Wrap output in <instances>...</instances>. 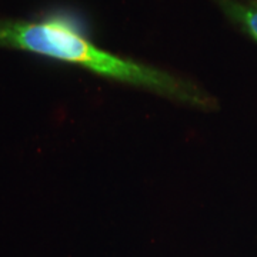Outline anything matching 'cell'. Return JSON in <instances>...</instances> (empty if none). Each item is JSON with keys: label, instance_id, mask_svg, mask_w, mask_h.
<instances>
[{"label": "cell", "instance_id": "1", "mask_svg": "<svg viewBox=\"0 0 257 257\" xmlns=\"http://www.w3.org/2000/svg\"><path fill=\"white\" fill-rule=\"evenodd\" d=\"M0 47L22 50L77 66L97 77L146 90L197 110H214L217 101L197 83L153 64L101 49L69 19L0 20Z\"/></svg>", "mask_w": 257, "mask_h": 257}, {"label": "cell", "instance_id": "2", "mask_svg": "<svg viewBox=\"0 0 257 257\" xmlns=\"http://www.w3.org/2000/svg\"><path fill=\"white\" fill-rule=\"evenodd\" d=\"M223 16L257 43V0H213Z\"/></svg>", "mask_w": 257, "mask_h": 257}]
</instances>
